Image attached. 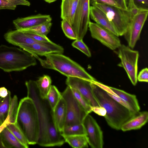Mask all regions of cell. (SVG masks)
<instances>
[{"instance_id":"cell-43","label":"cell","mask_w":148,"mask_h":148,"mask_svg":"<svg viewBox=\"0 0 148 148\" xmlns=\"http://www.w3.org/2000/svg\"><path fill=\"white\" fill-rule=\"evenodd\" d=\"M8 91L4 87L0 88V97L3 98L6 97L8 94Z\"/></svg>"},{"instance_id":"cell-39","label":"cell","mask_w":148,"mask_h":148,"mask_svg":"<svg viewBox=\"0 0 148 148\" xmlns=\"http://www.w3.org/2000/svg\"><path fill=\"white\" fill-rule=\"evenodd\" d=\"M136 6L140 10H148V0H133Z\"/></svg>"},{"instance_id":"cell-4","label":"cell","mask_w":148,"mask_h":148,"mask_svg":"<svg viewBox=\"0 0 148 148\" xmlns=\"http://www.w3.org/2000/svg\"><path fill=\"white\" fill-rule=\"evenodd\" d=\"M45 56V59L38 56L34 57L44 68L55 70L67 77H77L90 81L97 80L80 65L62 54L51 53Z\"/></svg>"},{"instance_id":"cell-16","label":"cell","mask_w":148,"mask_h":148,"mask_svg":"<svg viewBox=\"0 0 148 148\" xmlns=\"http://www.w3.org/2000/svg\"><path fill=\"white\" fill-rule=\"evenodd\" d=\"M90 14L91 18L96 23L119 36L112 24L108 20L105 14L100 9L93 6H90Z\"/></svg>"},{"instance_id":"cell-7","label":"cell","mask_w":148,"mask_h":148,"mask_svg":"<svg viewBox=\"0 0 148 148\" xmlns=\"http://www.w3.org/2000/svg\"><path fill=\"white\" fill-rule=\"evenodd\" d=\"M118 49V57L121 60L118 65L124 69L132 84L135 86L137 82L139 52L123 44H121Z\"/></svg>"},{"instance_id":"cell-26","label":"cell","mask_w":148,"mask_h":148,"mask_svg":"<svg viewBox=\"0 0 148 148\" xmlns=\"http://www.w3.org/2000/svg\"><path fill=\"white\" fill-rule=\"evenodd\" d=\"M60 133L62 136L86 134L82 123L65 126Z\"/></svg>"},{"instance_id":"cell-22","label":"cell","mask_w":148,"mask_h":148,"mask_svg":"<svg viewBox=\"0 0 148 148\" xmlns=\"http://www.w3.org/2000/svg\"><path fill=\"white\" fill-rule=\"evenodd\" d=\"M109 87L118 96L129 103L137 113L139 112L140 108L135 95L128 93L123 90L114 88Z\"/></svg>"},{"instance_id":"cell-35","label":"cell","mask_w":148,"mask_h":148,"mask_svg":"<svg viewBox=\"0 0 148 148\" xmlns=\"http://www.w3.org/2000/svg\"><path fill=\"white\" fill-rule=\"evenodd\" d=\"M106 92L109 95L114 99L115 100L122 105L127 108L136 114H138V113H137L129 103L118 96L112 90L109 92Z\"/></svg>"},{"instance_id":"cell-41","label":"cell","mask_w":148,"mask_h":148,"mask_svg":"<svg viewBox=\"0 0 148 148\" xmlns=\"http://www.w3.org/2000/svg\"><path fill=\"white\" fill-rule=\"evenodd\" d=\"M92 111L100 116H104L106 114V110L103 107L100 106L92 107Z\"/></svg>"},{"instance_id":"cell-6","label":"cell","mask_w":148,"mask_h":148,"mask_svg":"<svg viewBox=\"0 0 148 148\" xmlns=\"http://www.w3.org/2000/svg\"><path fill=\"white\" fill-rule=\"evenodd\" d=\"M91 5L100 9L105 14L119 36L124 35L134 16L130 11L114 6L96 3Z\"/></svg>"},{"instance_id":"cell-31","label":"cell","mask_w":148,"mask_h":148,"mask_svg":"<svg viewBox=\"0 0 148 148\" xmlns=\"http://www.w3.org/2000/svg\"><path fill=\"white\" fill-rule=\"evenodd\" d=\"M71 89L75 97L87 113L89 114L92 112V107L86 99L77 90Z\"/></svg>"},{"instance_id":"cell-2","label":"cell","mask_w":148,"mask_h":148,"mask_svg":"<svg viewBox=\"0 0 148 148\" xmlns=\"http://www.w3.org/2000/svg\"><path fill=\"white\" fill-rule=\"evenodd\" d=\"M90 84L93 94L99 106L106 110L104 116L108 125L116 130H121L122 125L135 116L136 114L118 103L94 81Z\"/></svg>"},{"instance_id":"cell-9","label":"cell","mask_w":148,"mask_h":148,"mask_svg":"<svg viewBox=\"0 0 148 148\" xmlns=\"http://www.w3.org/2000/svg\"><path fill=\"white\" fill-rule=\"evenodd\" d=\"M90 0H79L72 26L77 39H83L87 32L90 21Z\"/></svg>"},{"instance_id":"cell-40","label":"cell","mask_w":148,"mask_h":148,"mask_svg":"<svg viewBox=\"0 0 148 148\" xmlns=\"http://www.w3.org/2000/svg\"><path fill=\"white\" fill-rule=\"evenodd\" d=\"M17 6L5 0H0V9L14 10Z\"/></svg>"},{"instance_id":"cell-21","label":"cell","mask_w":148,"mask_h":148,"mask_svg":"<svg viewBox=\"0 0 148 148\" xmlns=\"http://www.w3.org/2000/svg\"><path fill=\"white\" fill-rule=\"evenodd\" d=\"M0 148H25L6 127L0 133Z\"/></svg>"},{"instance_id":"cell-10","label":"cell","mask_w":148,"mask_h":148,"mask_svg":"<svg viewBox=\"0 0 148 148\" xmlns=\"http://www.w3.org/2000/svg\"><path fill=\"white\" fill-rule=\"evenodd\" d=\"M88 27L92 37L110 49L115 50L121 45L118 36L97 23L90 21Z\"/></svg>"},{"instance_id":"cell-5","label":"cell","mask_w":148,"mask_h":148,"mask_svg":"<svg viewBox=\"0 0 148 148\" xmlns=\"http://www.w3.org/2000/svg\"><path fill=\"white\" fill-rule=\"evenodd\" d=\"M36 64L35 58L24 50L4 45L0 46V69L4 71H22Z\"/></svg>"},{"instance_id":"cell-18","label":"cell","mask_w":148,"mask_h":148,"mask_svg":"<svg viewBox=\"0 0 148 148\" xmlns=\"http://www.w3.org/2000/svg\"><path fill=\"white\" fill-rule=\"evenodd\" d=\"M4 37L9 43L17 46L21 44H32L40 42L27 36L22 31L17 30L8 32L4 34Z\"/></svg>"},{"instance_id":"cell-42","label":"cell","mask_w":148,"mask_h":148,"mask_svg":"<svg viewBox=\"0 0 148 148\" xmlns=\"http://www.w3.org/2000/svg\"><path fill=\"white\" fill-rule=\"evenodd\" d=\"M11 2L14 5L17 6L18 5H23L29 6L30 3L26 0H5Z\"/></svg>"},{"instance_id":"cell-3","label":"cell","mask_w":148,"mask_h":148,"mask_svg":"<svg viewBox=\"0 0 148 148\" xmlns=\"http://www.w3.org/2000/svg\"><path fill=\"white\" fill-rule=\"evenodd\" d=\"M16 123L29 145L37 144L40 131L39 119L35 104L30 98L24 97L19 101Z\"/></svg>"},{"instance_id":"cell-12","label":"cell","mask_w":148,"mask_h":148,"mask_svg":"<svg viewBox=\"0 0 148 148\" xmlns=\"http://www.w3.org/2000/svg\"><path fill=\"white\" fill-rule=\"evenodd\" d=\"M148 14V10L140 11L133 18L125 33L123 36L128 46L133 49L140 39V33L146 21Z\"/></svg>"},{"instance_id":"cell-36","label":"cell","mask_w":148,"mask_h":148,"mask_svg":"<svg viewBox=\"0 0 148 148\" xmlns=\"http://www.w3.org/2000/svg\"><path fill=\"white\" fill-rule=\"evenodd\" d=\"M90 3L106 5L123 9L115 0H90ZM124 10V9H123Z\"/></svg>"},{"instance_id":"cell-44","label":"cell","mask_w":148,"mask_h":148,"mask_svg":"<svg viewBox=\"0 0 148 148\" xmlns=\"http://www.w3.org/2000/svg\"><path fill=\"white\" fill-rule=\"evenodd\" d=\"M10 123L8 119V116L5 121L0 126V133L3 129L6 127Z\"/></svg>"},{"instance_id":"cell-33","label":"cell","mask_w":148,"mask_h":148,"mask_svg":"<svg viewBox=\"0 0 148 148\" xmlns=\"http://www.w3.org/2000/svg\"><path fill=\"white\" fill-rule=\"evenodd\" d=\"M72 46L78 49L87 56L90 57L91 54L88 48L83 41V39H76L72 44Z\"/></svg>"},{"instance_id":"cell-25","label":"cell","mask_w":148,"mask_h":148,"mask_svg":"<svg viewBox=\"0 0 148 148\" xmlns=\"http://www.w3.org/2000/svg\"><path fill=\"white\" fill-rule=\"evenodd\" d=\"M12 99L11 92L9 90L6 97L0 98V126L8 116Z\"/></svg>"},{"instance_id":"cell-29","label":"cell","mask_w":148,"mask_h":148,"mask_svg":"<svg viewBox=\"0 0 148 148\" xmlns=\"http://www.w3.org/2000/svg\"><path fill=\"white\" fill-rule=\"evenodd\" d=\"M18 104V98L15 95L12 98L8 114V119L10 123H16Z\"/></svg>"},{"instance_id":"cell-15","label":"cell","mask_w":148,"mask_h":148,"mask_svg":"<svg viewBox=\"0 0 148 148\" xmlns=\"http://www.w3.org/2000/svg\"><path fill=\"white\" fill-rule=\"evenodd\" d=\"M52 18L49 15L40 14L28 17L18 18L13 21L16 30L23 31L35 27L40 24L51 22Z\"/></svg>"},{"instance_id":"cell-19","label":"cell","mask_w":148,"mask_h":148,"mask_svg":"<svg viewBox=\"0 0 148 148\" xmlns=\"http://www.w3.org/2000/svg\"><path fill=\"white\" fill-rule=\"evenodd\" d=\"M148 112L147 111L139 112L138 114L124 123L121 130L125 132L140 129L147 122Z\"/></svg>"},{"instance_id":"cell-30","label":"cell","mask_w":148,"mask_h":148,"mask_svg":"<svg viewBox=\"0 0 148 148\" xmlns=\"http://www.w3.org/2000/svg\"><path fill=\"white\" fill-rule=\"evenodd\" d=\"M52 25V23L51 22H47L26 30L32 31L41 35L47 36L50 32Z\"/></svg>"},{"instance_id":"cell-27","label":"cell","mask_w":148,"mask_h":148,"mask_svg":"<svg viewBox=\"0 0 148 148\" xmlns=\"http://www.w3.org/2000/svg\"><path fill=\"white\" fill-rule=\"evenodd\" d=\"M62 97L61 93L57 88L55 86L51 85L47 99L53 110Z\"/></svg>"},{"instance_id":"cell-11","label":"cell","mask_w":148,"mask_h":148,"mask_svg":"<svg viewBox=\"0 0 148 148\" xmlns=\"http://www.w3.org/2000/svg\"><path fill=\"white\" fill-rule=\"evenodd\" d=\"M84 127L88 144L92 148H102L103 145V133L95 119L89 114L84 119Z\"/></svg>"},{"instance_id":"cell-38","label":"cell","mask_w":148,"mask_h":148,"mask_svg":"<svg viewBox=\"0 0 148 148\" xmlns=\"http://www.w3.org/2000/svg\"><path fill=\"white\" fill-rule=\"evenodd\" d=\"M137 80L140 82H148V69L146 68L142 69L137 77Z\"/></svg>"},{"instance_id":"cell-28","label":"cell","mask_w":148,"mask_h":148,"mask_svg":"<svg viewBox=\"0 0 148 148\" xmlns=\"http://www.w3.org/2000/svg\"><path fill=\"white\" fill-rule=\"evenodd\" d=\"M6 127L12 133L19 141L25 148L29 147L28 142L23 133L18 127L16 123H9Z\"/></svg>"},{"instance_id":"cell-23","label":"cell","mask_w":148,"mask_h":148,"mask_svg":"<svg viewBox=\"0 0 148 148\" xmlns=\"http://www.w3.org/2000/svg\"><path fill=\"white\" fill-rule=\"evenodd\" d=\"M65 142L73 148H83L88 147V143L85 135L62 136Z\"/></svg>"},{"instance_id":"cell-45","label":"cell","mask_w":148,"mask_h":148,"mask_svg":"<svg viewBox=\"0 0 148 148\" xmlns=\"http://www.w3.org/2000/svg\"><path fill=\"white\" fill-rule=\"evenodd\" d=\"M124 10H127V8L126 6L125 0H115Z\"/></svg>"},{"instance_id":"cell-8","label":"cell","mask_w":148,"mask_h":148,"mask_svg":"<svg viewBox=\"0 0 148 148\" xmlns=\"http://www.w3.org/2000/svg\"><path fill=\"white\" fill-rule=\"evenodd\" d=\"M61 94L66 107V118L64 126L82 123L88 114L77 101L71 88L67 86Z\"/></svg>"},{"instance_id":"cell-34","label":"cell","mask_w":148,"mask_h":148,"mask_svg":"<svg viewBox=\"0 0 148 148\" xmlns=\"http://www.w3.org/2000/svg\"><path fill=\"white\" fill-rule=\"evenodd\" d=\"M21 31L36 41L42 42H52L47 36L41 35L27 30Z\"/></svg>"},{"instance_id":"cell-17","label":"cell","mask_w":148,"mask_h":148,"mask_svg":"<svg viewBox=\"0 0 148 148\" xmlns=\"http://www.w3.org/2000/svg\"><path fill=\"white\" fill-rule=\"evenodd\" d=\"M79 0H62L61 18L66 21L72 26Z\"/></svg>"},{"instance_id":"cell-46","label":"cell","mask_w":148,"mask_h":148,"mask_svg":"<svg viewBox=\"0 0 148 148\" xmlns=\"http://www.w3.org/2000/svg\"><path fill=\"white\" fill-rule=\"evenodd\" d=\"M46 2L49 3H51L56 1L57 0H44Z\"/></svg>"},{"instance_id":"cell-37","label":"cell","mask_w":148,"mask_h":148,"mask_svg":"<svg viewBox=\"0 0 148 148\" xmlns=\"http://www.w3.org/2000/svg\"><path fill=\"white\" fill-rule=\"evenodd\" d=\"M127 10L131 11L134 15H135L140 11L144 10L138 8L135 5L133 0H125Z\"/></svg>"},{"instance_id":"cell-14","label":"cell","mask_w":148,"mask_h":148,"mask_svg":"<svg viewBox=\"0 0 148 148\" xmlns=\"http://www.w3.org/2000/svg\"><path fill=\"white\" fill-rule=\"evenodd\" d=\"M91 81L75 77H67L66 84L77 90L88 102L92 107L99 106L92 92Z\"/></svg>"},{"instance_id":"cell-13","label":"cell","mask_w":148,"mask_h":148,"mask_svg":"<svg viewBox=\"0 0 148 148\" xmlns=\"http://www.w3.org/2000/svg\"><path fill=\"white\" fill-rule=\"evenodd\" d=\"M17 46L34 57L36 56H45L51 53L62 54L64 51V49L62 47L52 41L32 44H21Z\"/></svg>"},{"instance_id":"cell-20","label":"cell","mask_w":148,"mask_h":148,"mask_svg":"<svg viewBox=\"0 0 148 148\" xmlns=\"http://www.w3.org/2000/svg\"><path fill=\"white\" fill-rule=\"evenodd\" d=\"M53 112L56 126L58 131L61 132L65 126L67 114L66 102L62 97Z\"/></svg>"},{"instance_id":"cell-1","label":"cell","mask_w":148,"mask_h":148,"mask_svg":"<svg viewBox=\"0 0 148 148\" xmlns=\"http://www.w3.org/2000/svg\"><path fill=\"white\" fill-rule=\"evenodd\" d=\"M27 96L33 101L37 110L39 134L37 144L44 147L61 146L65 143L55 125L53 110L47 99L41 97L36 81H26Z\"/></svg>"},{"instance_id":"cell-24","label":"cell","mask_w":148,"mask_h":148,"mask_svg":"<svg viewBox=\"0 0 148 148\" xmlns=\"http://www.w3.org/2000/svg\"><path fill=\"white\" fill-rule=\"evenodd\" d=\"M36 82L41 97L47 99L51 85L52 80L50 77L47 75H44L40 77Z\"/></svg>"},{"instance_id":"cell-32","label":"cell","mask_w":148,"mask_h":148,"mask_svg":"<svg viewBox=\"0 0 148 148\" xmlns=\"http://www.w3.org/2000/svg\"><path fill=\"white\" fill-rule=\"evenodd\" d=\"M61 23L62 29L65 36L70 39H76V34L70 24L65 20H62Z\"/></svg>"}]
</instances>
